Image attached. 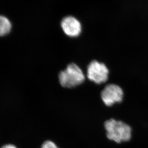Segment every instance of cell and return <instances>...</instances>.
<instances>
[{
	"instance_id": "obj_1",
	"label": "cell",
	"mask_w": 148,
	"mask_h": 148,
	"mask_svg": "<svg viewBox=\"0 0 148 148\" xmlns=\"http://www.w3.org/2000/svg\"><path fill=\"white\" fill-rule=\"evenodd\" d=\"M104 127L108 138L115 143H119L126 142L131 139V127L123 121H117L112 118L106 121Z\"/></svg>"
},
{
	"instance_id": "obj_2",
	"label": "cell",
	"mask_w": 148,
	"mask_h": 148,
	"mask_svg": "<svg viewBox=\"0 0 148 148\" xmlns=\"http://www.w3.org/2000/svg\"><path fill=\"white\" fill-rule=\"evenodd\" d=\"M60 85L66 88H73L84 82L85 76L82 70L75 63L69 64L58 75Z\"/></svg>"
},
{
	"instance_id": "obj_3",
	"label": "cell",
	"mask_w": 148,
	"mask_h": 148,
	"mask_svg": "<svg viewBox=\"0 0 148 148\" xmlns=\"http://www.w3.org/2000/svg\"><path fill=\"white\" fill-rule=\"evenodd\" d=\"M109 70L104 63L93 60L87 67V76L88 79L96 84L105 83L108 79Z\"/></svg>"
},
{
	"instance_id": "obj_4",
	"label": "cell",
	"mask_w": 148,
	"mask_h": 148,
	"mask_svg": "<svg viewBox=\"0 0 148 148\" xmlns=\"http://www.w3.org/2000/svg\"><path fill=\"white\" fill-rule=\"evenodd\" d=\"M101 100L107 106L121 103L124 97V91L119 86L110 84L106 86L101 91Z\"/></svg>"
},
{
	"instance_id": "obj_5",
	"label": "cell",
	"mask_w": 148,
	"mask_h": 148,
	"mask_svg": "<svg viewBox=\"0 0 148 148\" xmlns=\"http://www.w3.org/2000/svg\"><path fill=\"white\" fill-rule=\"evenodd\" d=\"M61 25L64 33L69 37H77L81 33V24L73 16L64 17L62 21Z\"/></svg>"
},
{
	"instance_id": "obj_6",
	"label": "cell",
	"mask_w": 148,
	"mask_h": 148,
	"mask_svg": "<svg viewBox=\"0 0 148 148\" xmlns=\"http://www.w3.org/2000/svg\"><path fill=\"white\" fill-rule=\"evenodd\" d=\"M12 23L8 18L0 15V37L5 36L11 30Z\"/></svg>"
},
{
	"instance_id": "obj_7",
	"label": "cell",
	"mask_w": 148,
	"mask_h": 148,
	"mask_svg": "<svg viewBox=\"0 0 148 148\" xmlns=\"http://www.w3.org/2000/svg\"><path fill=\"white\" fill-rule=\"evenodd\" d=\"M41 148H59L57 147L55 143L51 140H47L44 142L42 145Z\"/></svg>"
},
{
	"instance_id": "obj_8",
	"label": "cell",
	"mask_w": 148,
	"mask_h": 148,
	"mask_svg": "<svg viewBox=\"0 0 148 148\" xmlns=\"http://www.w3.org/2000/svg\"><path fill=\"white\" fill-rule=\"evenodd\" d=\"M1 148H17L16 146L14 145V144H7L3 146Z\"/></svg>"
}]
</instances>
